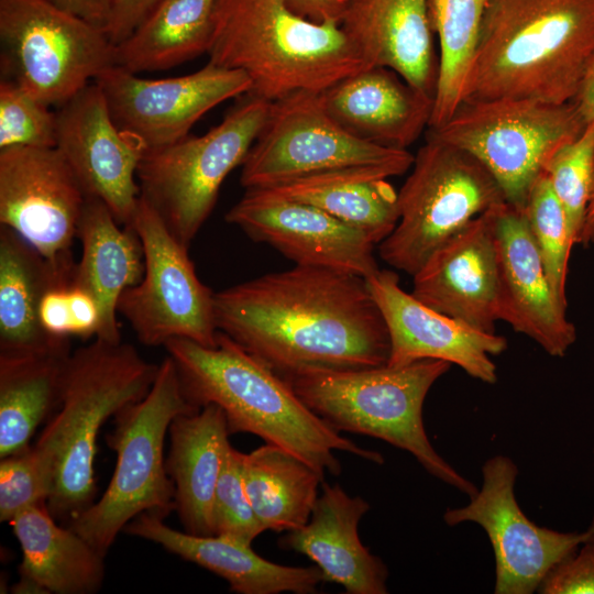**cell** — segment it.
I'll return each instance as SVG.
<instances>
[{"label":"cell","mask_w":594,"mask_h":594,"mask_svg":"<svg viewBox=\"0 0 594 594\" xmlns=\"http://www.w3.org/2000/svg\"><path fill=\"white\" fill-rule=\"evenodd\" d=\"M215 320L284 378L386 365L389 336L366 278L322 267L274 272L215 293Z\"/></svg>","instance_id":"cell-1"},{"label":"cell","mask_w":594,"mask_h":594,"mask_svg":"<svg viewBox=\"0 0 594 594\" xmlns=\"http://www.w3.org/2000/svg\"><path fill=\"white\" fill-rule=\"evenodd\" d=\"M164 348L175 363L186 400L198 409L219 406L230 435H255L293 453L322 476L341 473L334 451L384 463L380 452L358 446L311 411L286 378L226 333L218 331L215 346L179 338Z\"/></svg>","instance_id":"cell-2"},{"label":"cell","mask_w":594,"mask_h":594,"mask_svg":"<svg viewBox=\"0 0 594 594\" xmlns=\"http://www.w3.org/2000/svg\"><path fill=\"white\" fill-rule=\"evenodd\" d=\"M594 64V0H490L463 100L574 101Z\"/></svg>","instance_id":"cell-3"},{"label":"cell","mask_w":594,"mask_h":594,"mask_svg":"<svg viewBox=\"0 0 594 594\" xmlns=\"http://www.w3.org/2000/svg\"><path fill=\"white\" fill-rule=\"evenodd\" d=\"M157 372L158 364L123 341L95 338L69 354L58 406L32 446L51 486L46 508L59 524L94 503L99 431L150 392Z\"/></svg>","instance_id":"cell-4"},{"label":"cell","mask_w":594,"mask_h":594,"mask_svg":"<svg viewBox=\"0 0 594 594\" xmlns=\"http://www.w3.org/2000/svg\"><path fill=\"white\" fill-rule=\"evenodd\" d=\"M207 53L210 63L244 72L248 94L270 102L319 94L366 68L338 22L310 21L287 0H217Z\"/></svg>","instance_id":"cell-5"},{"label":"cell","mask_w":594,"mask_h":594,"mask_svg":"<svg viewBox=\"0 0 594 594\" xmlns=\"http://www.w3.org/2000/svg\"><path fill=\"white\" fill-rule=\"evenodd\" d=\"M451 363L308 371L286 378L295 394L337 431L370 436L405 450L432 476L472 497L477 487L433 448L424 426L426 396Z\"/></svg>","instance_id":"cell-6"},{"label":"cell","mask_w":594,"mask_h":594,"mask_svg":"<svg viewBox=\"0 0 594 594\" xmlns=\"http://www.w3.org/2000/svg\"><path fill=\"white\" fill-rule=\"evenodd\" d=\"M196 410L186 400L175 363L167 355L158 364L150 392L113 417L106 442L117 462L105 493L66 526L106 557L118 535L140 514L165 519L174 512L175 486L165 468V438L175 417Z\"/></svg>","instance_id":"cell-7"},{"label":"cell","mask_w":594,"mask_h":594,"mask_svg":"<svg viewBox=\"0 0 594 594\" xmlns=\"http://www.w3.org/2000/svg\"><path fill=\"white\" fill-rule=\"evenodd\" d=\"M270 106L245 94L207 133L188 134L143 154L136 172L140 196L185 248H190L210 216L227 176L244 162Z\"/></svg>","instance_id":"cell-8"},{"label":"cell","mask_w":594,"mask_h":594,"mask_svg":"<svg viewBox=\"0 0 594 594\" xmlns=\"http://www.w3.org/2000/svg\"><path fill=\"white\" fill-rule=\"evenodd\" d=\"M411 167L398 191V222L378 252L388 265L413 276L469 222L506 200L477 158L430 130Z\"/></svg>","instance_id":"cell-9"},{"label":"cell","mask_w":594,"mask_h":594,"mask_svg":"<svg viewBox=\"0 0 594 594\" xmlns=\"http://www.w3.org/2000/svg\"><path fill=\"white\" fill-rule=\"evenodd\" d=\"M585 127L574 101L491 99L463 100L443 125L429 130L477 158L506 202L524 209L548 161Z\"/></svg>","instance_id":"cell-10"},{"label":"cell","mask_w":594,"mask_h":594,"mask_svg":"<svg viewBox=\"0 0 594 594\" xmlns=\"http://www.w3.org/2000/svg\"><path fill=\"white\" fill-rule=\"evenodd\" d=\"M414 157L361 140L322 108L318 94L299 91L271 102L266 121L250 148L240 183L245 189L271 187L298 178L370 169L387 178L407 172Z\"/></svg>","instance_id":"cell-11"},{"label":"cell","mask_w":594,"mask_h":594,"mask_svg":"<svg viewBox=\"0 0 594 594\" xmlns=\"http://www.w3.org/2000/svg\"><path fill=\"white\" fill-rule=\"evenodd\" d=\"M1 69L48 107H61L114 65L106 31L46 0H0Z\"/></svg>","instance_id":"cell-12"},{"label":"cell","mask_w":594,"mask_h":594,"mask_svg":"<svg viewBox=\"0 0 594 594\" xmlns=\"http://www.w3.org/2000/svg\"><path fill=\"white\" fill-rule=\"evenodd\" d=\"M144 252V275L118 301L120 314L138 340L147 346L188 339L215 346V293L196 274L189 249L168 231L157 212L140 196L130 226Z\"/></svg>","instance_id":"cell-13"},{"label":"cell","mask_w":594,"mask_h":594,"mask_svg":"<svg viewBox=\"0 0 594 594\" xmlns=\"http://www.w3.org/2000/svg\"><path fill=\"white\" fill-rule=\"evenodd\" d=\"M518 466L495 455L482 466V486L463 507L448 508L449 526L474 522L486 532L495 556L496 594H531L547 573L594 536V519L583 532H561L531 521L515 497Z\"/></svg>","instance_id":"cell-14"},{"label":"cell","mask_w":594,"mask_h":594,"mask_svg":"<svg viewBox=\"0 0 594 594\" xmlns=\"http://www.w3.org/2000/svg\"><path fill=\"white\" fill-rule=\"evenodd\" d=\"M94 81L117 127L135 139L144 153L180 141L212 108L251 90L244 72L210 62L195 73L160 79L141 78L113 65Z\"/></svg>","instance_id":"cell-15"},{"label":"cell","mask_w":594,"mask_h":594,"mask_svg":"<svg viewBox=\"0 0 594 594\" xmlns=\"http://www.w3.org/2000/svg\"><path fill=\"white\" fill-rule=\"evenodd\" d=\"M85 201L81 185L56 146L0 150V224L55 266L76 264L72 246Z\"/></svg>","instance_id":"cell-16"},{"label":"cell","mask_w":594,"mask_h":594,"mask_svg":"<svg viewBox=\"0 0 594 594\" xmlns=\"http://www.w3.org/2000/svg\"><path fill=\"white\" fill-rule=\"evenodd\" d=\"M55 116L56 147L86 197L101 200L121 226H130L141 195V144L117 127L95 81L58 107Z\"/></svg>","instance_id":"cell-17"},{"label":"cell","mask_w":594,"mask_h":594,"mask_svg":"<svg viewBox=\"0 0 594 594\" xmlns=\"http://www.w3.org/2000/svg\"><path fill=\"white\" fill-rule=\"evenodd\" d=\"M226 221L250 239L267 243L300 266L322 267L369 278L380 271L376 245L360 230L307 204L260 188L245 189Z\"/></svg>","instance_id":"cell-18"},{"label":"cell","mask_w":594,"mask_h":594,"mask_svg":"<svg viewBox=\"0 0 594 594\" xmlns=\"http://www.w3.org/2000/svg\"><path fill=\"white\" fill-rule=\"evenodd\" d=\"M370 293L387 327L391 351L386 365L404 366L433 359L460 366L487 384L497 381L491 355L507 348L506 338L483 332L441 314L399 286L395 272L380 270L366 278Z\"/></svg>","instance_id":"cell-19"},{"label":"cell","mask_w":594,"mask_h":594,"mask_svg":"<svg viewBox=\"0 0 594 594\" xmlns=\"http://www.w3.org/2000/svg\"><path fill=\"white\" fill-rule=\"evenodd\" d=\"M497 206L469 222L413 275L411 294L419 301L487 333H495L499 320Z\"/></svg>","instance_id":"cell-20"},{"label":"cell","mask_w":594,"mask_h":594,"mask_svg":"<svg viewBox=\"0 0 594 594\" xmlns=\"http://www.w3.org/2000/svg\"><path fill=\"white\" fill-rule=\"evenodd\" d=\"M499 262V320L563 356L576 339L574 324L558 301L524 209L503 202L495 215Z\"/></svg>","instance_id":"cell-21"},{"label":"cell","mask_w":594,"mask_h":594,"mask_svg":"<svg viewBox=\"0 0 594 594\" xmlns=\"http://www.w3.org/2000/svg\"><path fill=\"white\" fill-rule=\"evenodd\" d=\"M339 24L366 68H389L435 96L438 63L430 0H346Z\"/></svg>","instance_id":"cell-22"},{"label":"cell","mask_w":594,"mask_h":594,"mask_svg":"<svg viewBox=\"0 0 594 594\" xmlns=\"http://www.w3.org/2000/svg\"><path fill=\"white\" fill-rule=\"evenodd\" d=\"M369 509L361 496L323 481L307 524L288 531L279 546L308 557L326 582L341 585L348 594H386L388 569L359 536V524Z\"/></svg>","instance_id":"cell-23"},{"label":"cell","mask_w":594,"mask_h":594,"mask_svg":"<svg viewBox=\"0 0 594 594\" xmlns=\"http://www.w3.org/2000/svg\"><path fill=\"white\" fill-rule=\"evenodd\" d=\"M324 111L354 136L407 150L429 128L433 97L394 70L370 67L318 94Z\"/></svg>","instance_id":"cell-24"},{"label":"cell","mask_w":594,"mask_h":594,"mask_svg":"<svg viewBox=\"0 0 594 594\" xmlns=\"http://www.w3.org/2000/svg\"><path fill=\"white\" fill-rule=\"evenodd\" d=\"M123 532L154 542L219 575L238 594H312L326 582L317 565L278 564L262 558L250 544L221 536H195L176 530L147 513L132 519Z\"/></svg>","instance_id":"cell-25"},{"label":"cell","mask_w":594,"mask_h":594,"mask_svg":"<svg viewBox=\"0 0 594 594\" xmlns=\"http://www.w3.org/2000/svg\"><path fill=\"white\" fill-rule=\"evenodd\" d=\"M168 433L165 468L175 486V512L183 530L213 536V496L231 448L226 416L219 406L209 404L175 417Z\"/></svg>","instance_id":"cell-26"},{"label":"cell","mask_w":594,"mask_h":594,"mask_svg":"<svg viewBox=\"0 0 594 594\" xmlns=\"http://www.w3.org/2000/svg\"><path fill=\"white\" fill-rule=\"evenodd\" d=\"M10 524L23 554L14 593L94 594L101 588L105 557L59 524L45 504L25 509Z\"/></svg>","instance_id":"cell-27"},{"label":"cell","mask_w":594,"mask_h":594,"mask_svg":"<svg viewBox=\"0 0 594 594\" xmlns=\"http://www.w3.org/2000/svg\"><path fill=\"white\" fill-rule=\"evenodd\" d=\"M77 238L81 255L74 267L73 283L88 292L99 306L96 338L120 342L118 301L127 288L143 278L142 242L132 227L121 226L108 206L94 197H86Z\"/></svg>","instance_id":"cell-28"},{"label":"cell","mask_w":594,"mask_h":594,"mask_svg":"<svg viewBox=\"0 0 594 594\" xmlns=\"http://www.w3.org/2000/svg\"><path fill=\"white\" fill-rule=\"evenodd\" d=\"M74 267L53 265L8 227H0V353L51 349L69 338L47 334L38 310L44 293Z\"/></svg>","instance_id":"cell-29"},{"label":"cell","mask_w":594,"mask_h":594,"mask_svg":"<svg viewBox=\"0 0 594 594\" xmlns=\"http://www.w3.org/2000/svg\"><path fill=\"white\" fill-rule=\"evenodd\" d=\"M69 340L51 349L0 353V459L26 449L58 406Z\"/></svg>","instance_id":"cell-30"},{"label":"cell","mask_w":594,"mask_h":594,"mask_svg":"<svg viewBox=\"0 0 594 594\" xmlns=\"http://www.w3.org/2000/svg\"><path fill=\"white\" fill-rule=\"evenodd\" d=\"M387 179L375 170L354 169L298 178L260 189L315 206L378 244L393 232L399 219L398 191Z\"/></svg>","instance_id":"cell-31"},{"label":"cell","mask_w":594,"mask_h":594,"mask_svg":"<svg viewBox=\"0 0 594 594\" xmlns=\"http://www.w3.org/2000/svg\"><path fill=\"white\" fill-rule=\"evenodd\" d=\"M217 0H160L114 46V65L138 74L165 70L207 53Z\"/></svg>","instance_id":"cell-32"},{"label":"cell","mask_w":594,"mask_h":594,"mask_svg":"<svg viewBox=\"0 0 594 594\" xmlns=\"http://www.w3.org/2000/svg\"><path fill=\"white\" fill-rule=\"evenodd\" d=\"M242 475L258 521L265 530L275 532L307 524L324 481L306 462L271 443L242 453Z\"/></svg>","instance_id":"cell-33"},{"label":"cell","mask_w":594,"mask_h":594,"mask_svg":"<svg viewBox=\"0 0 594 594\" xmlns=\"http://www.w3.org/2000/svg\"><path fill=\"white\" fill-rule=\"evenodd\" d=\"M490 0H430L440 55L429 129L443 125L463 101Z\"/></svg>","instance_id":"cell-34"},{"label":"cell","mask_w":594,"mask_h":594,"mask_svg":"<svg viewBox=\"0 0 594 594\" xmlns=\"http://www.w3.org/2000/svg\"><path fill=\"white\" fill-rule=\"evenodd\" d=\"M524 211L552 290L560 305L566 308L568 262L574 243L563 208L544 172L532 185Z\"/></svg>","instance_id":"cell-35"},{"label":"cell","mask_w":594,"mask_h":594,"mask_svg":"<svg viewBox=\"0 0 594 594\" xmlns=\"http://www.w3.org/2000/svg\"><path fill=\"white\" fill-rule=\"evenodd\" d=\"M594 168V121L575 140L561 146L544 173L565 213L570 237L580 243L591 195Z\"/></svg>","instance_id":"cell-36"},{"label":"cell","mask_w":594,"mask_h":594,"mask_svg":"<svg viewBox=\"0 0 594 594\" xmlns=\"http://www.w3.org/2000/svg\"><path fill=\"white\" fill-rule=\"evenodd\" d=\"M16 81H0V150L56 146V116Z\"/></svg>","instance_id":"cell-37"},{"label":"cell","mask_w":594,"mask_h":594,"mask_svg":"<svg viewBox=\"0 0 594 594\" xmlns=\"http://www.w3.org/2000/svg\"><path fill=\"white\" fill-rule=\"evenodd\" d=\"M213 536L227 537L245 544L265 531L245 492L242 452L232 446L220 472L212 504Z\"/></svg>","instance_id":"cell-38"},{"label":"cell","mask_w":594,"mask_h":594,"mask_svg":"<svg viewBox=\"0 0 594 594\" xmlns=\"http://www.w3.org/2000/svg\"><path fill=\"white\" fill-rule=\"evenodd\" d=\"M0 460L1 521L10 522L34 505H46L51 486L32 446Z\"/></svg>","instance_id":"cell-39"},{"label":"cell","mask_w":594,"mask_h":594,"mask_svg":"<svg viewBox=\"0 0 594 594\" xmlns=\"http://www.w3.org/2000/svg\"><path fill=\"white\" fill-rule=\"evenodd\" d=\"M542 594H594V536L552 566L538 591Z\"/></svg>","instance_id":"cell-40"},{"label":"cell","mask_w":594,"mask_h":594,"mask_svg":"<svg viewBox=\"0 0 594 594\" xmlns=\"http://www.w3.org/2000/svg\"><path fill=\"white\" fill-rule=\"evenodd\" d=\"M72 280L73 275L57 279L42 297L38 310L40 322L44 331L52 337H72L69 306V287Z\"/></svg>","instance_id":"cell-41"},{"label":"cell","mask_w":594,"mask_h":594,"mask_svg":"<svg viewBox=\"0 0 594 594\" xmlns=\"http://www.w3.org/2000/svg\"><path fill=\"white\" fill-rule=\"evenodd\" d=\"M160 0H110L106 34L116 46L151 13Z\"/></svg>","instance_id":"cell-42"},{"label":"cell","mask_w":594,"mask_h":594,"mask_svg":"<svg viewBox=\"0 0 594 594\" xmlns=\"http://www.w3.org/2000/svg\"><path fill=\"white\" fill-rule=\"evenodd\" d=\"M56 8L106 29L110 0H46Z\"/></svg>","instance_id":"cell-43"},{"label":"cell","mask_w":594,"mask_h":594,"mask_svg":"<svg viewBox=\"0 0 594 594\" xmlns=\"http://www.w3.org/2000/svg\"><path fill=\"white\" fill-rule=\"evenodd\" d=\"M346 0H287L289 8L297 14L314 21H336L339 23Z\"/></svg>","instance_id":"cell-44"},{"label":"cell","mask_w":594,"mask_h":594,"mask_svg":"<svg viewBox=\"0 0 594 594\" xmlns=\"http://www.w3.org/2000/svg\"><path fill=\"white\" fill-rule=\"evenodd\" d=\"M574 102L586 124L594 121V64Z\"/></svg>","instance_id":"cell-45"},{"label":"cell","mask_w":594,"mask_h":594,"mask_svg":"<svg viewBox=\"0 0 594 594\" xmlns=\"http://www.w3.org/2000/svg\"><path fill=\"white\" fill-rule=\"evenodd\" d=\"M592 243H594V168H593V180H592V188H591V195L586 211V218L585 223L583 227V231L581 233L580 243L583 246H588Z\"/></svg>","instance_id":"cell-46"},{"label":"cell","mask_w":594,"mask_h":594,"mask_svg":"<svg viewBox=\"0 0 594 594\" xmlns=\"http://www.w3.org/2000/svg\"><path fill=\"white\" fill-rule=\"evenodd\" d=\"M594 452V451H593Z\"/></svg>","instance_id":"cell-47"}]
</instances>
